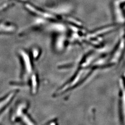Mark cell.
Segmentation results:
<instances>
[{"label":"cell","mask_w":125,"mask_h":125,"mask_svg":"<svg viewBox=\"0 0 125 125\" xmlns=\"http://www.w3.org/2000/svg\"><path fill=\"white\" fill-rule=\"evenodd\" d=\"M21 56L22 59L23 60V64L24 65L25 74L27 75H29L32 72V67L30 59L28 55L24 51H21Z\"/></svg>","instance_id":"obj_1"},{"label":"cell","mask_w":125,"mask_h":125,"mask_svg":"<svg viewBox=\"0 0 125 125\" xmlns=\"http://www.w3.org/2000/svg\"><path fill=\"white\" fill-rule=\"evenodd\" d=\"M13 96L14 93H11L8 96L0 101V111H1V110L9 103V102L12 100Z\"/></svg>","instance_id":"obj_2"}]
</instances>
